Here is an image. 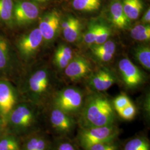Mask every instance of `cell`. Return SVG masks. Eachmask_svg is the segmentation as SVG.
<instances>
[{"mask_svg":"<svg viewBox=\"0 0 150 150\" xmlns=\"http://www.w3.org/2000/svg\"><path fill=\"white\" fill-rule=\"evenodd\" d=\"M131 36L134 40L144 41L150 38V26L146 25H139L134 26L131 31Z\"/></svg>","mask_w":150,"mask_h":150,"instance_id":"22","label":"cell"},{"mask_svg":"<svg viewBox=\"0 0 150 150\" xmlns=\"http://www.w3.org/2000/svg\"><path fill=\"white\" fill-rule=\"evenodd\" d=\"M79 123L81 128H91L115 123V114L106 97L101 95L89 97L82 107Z\"/></svg>","mask_w":150,"mask_h":150,"instance_id":"1","label":"cell"},{"mask_svg":"<svg viewBox=\"0 0 150 150\" xmlns=\"http://www.w3.org/2000/svg\"><path fill=\"white\" fill-rule=\"evenodd\" d=\"M56 150H78L72 142L69 141H62L57 145Z\"/></svg>","mask_w":150,"mask_h":150,"instance_id":"32","label":"cell"},{"mask_svg":"<svg viewBox=\"0 0 150 150\" xmlns=\"http://www.w3.org/2000/svg\"><path fill=\"white\" fill-rule=\"evenodd\" d=\"M131 102L128 97L126 95L122 94L118 96L114 100L113 108L117 113H118Z\"/></svg>","mask_w":150,"mask_h":150,"instance_id":"26","label":"cell"},{"mask_svg":"<svg viewBox=\"0 0 150 150\" xmlns=\"http://www.w3.org/2000/svg\"><path fill=\"white\" fill-rule=\"evenodd\" d=\"M92 52L98 59L103 62H108L112 59L116 50V45L111 41H106L102 44L93 46Z\"/></svg>","mask_w":150,"mask_h":150,"instance_id":"16","label":"cell"},{"mask_svg":"<svg viewBox=\"0 0 150 150\" xmlns=\"http://www.w3.org/2000/svg\"><path fill=\"white\" fill-rule=\"evenodd\" d=\"M50 119L54 129L64 135L71 132L76 125V121L73 116L64 112L56 107L51 113Z\"/></svg>","mask_w":150,"mask_h":150,"instance_id":"7","label":"cell"},{"mask_svg":"<svg viewBox=\"0 0 150 150\" xmlns=\"http://www.w3.org/2000/svg\"><path fill=\"white\" fill-rule=\"evenodd\" d=\"M110 18L113 25L121 29L127 28L129 20L126 16L123 10L121 1L113 0L110 5Z\"/></svg>","mask_w":150,"mask_h":150,"instance_id":"10","label":"cell"},{"mask_svg":"<svg viewBox=\"0 0 150 150\" xmlns=\"http://www.w3.org/2000/svg\"><path fill=\"white\" fill-rule=\"evenodd\" d=\"M111 34L110 30L105 25H97L96 38L95 42L96 45H100L107 41L108 38Z\"/></svg>","mask_w":150,"mask_h":150,"instance_id":"25","label":"cell"},{"mask_svg":"<svg viewBox=\"0 0 150 150\" xmlns=\"http://www.w3.org/2000/svg\"><path fill=\"white\" fill-rule=\"evenodd\" d=\"M136 113V107L134 105L132 102H131L126 107L123 108L118 114L123 120L129 121L134 118Z\"/></svg>","mask_w":150,"mask_h":150,"instance_id":"27","label":"cell"},{"mask_svg":"<svg viewBox=\"0 0 150 150\" xmlns=\"http://www.w3.org/2000/svg\"><path fill=\"white\" fill-rule=\"evenodd\" d=\"M73 58L72 50L69 46L62 45L56 50L54 56V62L61 69L65 67L70 63Z\"/></svg>","mask_w":150,"mask_h":150,"instance_id":"17","label":"cell"},{"mask_svg":"<svg viewBox=\"0 0 150 150\" xmlns=\"http://www.w3.org/2000/svg\"><path fill=\"white\" fill-rule=\"evenodd\" d=\"M123 150H150V143L145 137H135L125 144Z\"/></svg>","mask_w":150,"mask_h":150,"instance_id":"20","label":"cell"},{"mask_svg":"<svg viewBox=\"0 0 150 150\" xmlns=\"http://www.w3.org/2000/svg\"><path fill=\"white\" fill-rule=\"evenodd\" d=\"M54 103L56 108L72 116L81 110L83 105V95L76 88H66L57 95Z\"/></svg>","mask_w":150,"mask_h":150,"instance_id":"3","label":"cell"},{"mask_svg":"<svg viewBox=\"0 0 150 150\" xmlns=\"http://www.w3.org/2000/svg\"><path fill=\"white\" fill-rule=\"evenodd\" d=\"M118 68L125 84L129 88H134L143 81L141 71L128 59H121Z\"/></svg>","mask_w":150,"mask_h":150,"instance_id":"5","label":"cell"},{"mask_svg":"<svg viewBox=\"0 0 150 150\" xmlns=\"http://www.w3.org/2000/svg\"><path fill=\"white\" fill-rule=\"evenodd\" d=\"M141 21L142 22L144 23L148 24L150 22V9L149 8V9L145 12L144 16L142 17L141 19Z\"/></svg>","mask_w":150,"mask_h":150,"instance_id":"33","label":"cell"},{"mask_svg":"<svg viewBox=\"0 0 150 150\" xmlns=\"http://www.w3.org/2000/svg\"><path fill=\"white\" fill-rule=\"evenodd\" d=\"M39 15L37 4L27 0L16 1L13 6V15L19 24H27L35 21Z\"/></svg>","mask_w":150,"mask_h":150,"instance_id":"4","label":"cell"},{"mask_svg":"<svg viewBox=\"0 0 150 150\" xmlns=\"http://www.w3.org/2000/svg\"><path fill=\"white\" fill-rule=\"evenodd\" d=\"M101 5V0H73L72 6L78 11L91 12L98 10Z\"/></svg>","mask_w":150,"mask_h":150,"instance_id":"19","label":"cell"},{"mask_svg":"<svg viewBox=\"0 0 150 150\" xmlns=\"http://www.w3.org/2000/svg\"><path fill=\"white\" fill-rule=\"evenodd\" d=\"M11 121L17 126L21 127H28L32 124L34 115L27 106H21L17 108L11 115Z\"/></svg>","mask_w":150,"mask_h":150,"instance_id":"14","label":"cell"},{"mask_svg":"<svg viewBox=\"0 0 150 150\" xmlns=\"http://www.w3.org/2000/svg\"><path fill=\"white\" fill-rule=\"evenodd\" d=\"M29 86L31 90L36 94L40 95L45 92L48 86L47 73L44 70L36 71L30 77Z\"/></svg>","mask_w":150,"mask_h":150,"instance_id":"15","label":"cell"},{"mask_svg":"<svg viewBox=\"0 0 150 150\" xmlns=\"http://www.w3.org/2000/svg\"><path fill=\"white\" fill-rule=\"evenodd\" d=\"M13 6L12 0H0V20L11 21L13 14Z\"/></svg>","mask_w":150,"mask_h":150,"instance_id":"23","label":"cell"},{"mask_svg":"<svg viewBox=\"0 0 150 150\" xmlns=\"http://www.w3.org/2000/svg\"><path fill=\"white\" fill-rule=\"evenodd\" d=\"M97 28V25L96 24H92L89 26L83 38L85 43L88 45L95 43L96 38Z\"/></svg>","mask_w":150,"mask_h":150,"instance_id":"29","label":"cell"},{"mask_svg":"<svg viewBox=\"0 0 150 150\" xmlns=\"http://www.w3.org/2000/svg\"><path fill=\"white\" fill-rule=\"evenodd\" d=\"M123 10L129 20L137 19L142 12L143 4L141 0H122Z\"/></svg>","mask_w":150,"mask_h":150,"instance_id":"18","label":"cell"},{"mask_svg":"<svg viewBox=\"0 0 150 150\" xmlns=\"http://www.w3.org/2000/svg\"><path fill=\"white\" fill-rule=\"evenodd\" d=\"M120 133L115 125L91 128H81L77 140L81 147L85 150L97 144L115 141Z\"/></svg>","mask_w":150,"mask_h":150,"instance_id":"2","label":"cell"},{"mask_svg":"<svg viewBox=\"0 0 150 150\" xmlns=\"http://www.w3.org/2000/svg\"><path fill=\"white\" fill-rule=\"evenodd\" d=\"M43 40L38 28H35L22 38L19 42L18 47L23 56L29 57L36 52Z\"/></svg>","mask_w":150,"mask_h":150,"instance_id":"9","label":"cell"},{"mask_svg":"<svg viewBox=\"0 0 150 150\" xmlns=\"http://www.w3.org/2000/svg\"><path fill=\"white\" fill-rule=\"evenodd\" d=\"M19 146L15 141L5 139L0 141V150H19Z\"/></svg>","mask_w":150,"mask_h":150,"instance_id":"31","label":"cell"},{"mask_svg":"<svg viewBox=\"0 0 150 150\" xmlns=\"http://www.w3.org/2000/svg\"><path fill=\"white\" fill-rule=\"evenodd\" d=\"M61 25L65 40L69 42H75L80 33L81 23L79 20L73 16H69Z\"/></svg>","mask_w":150,"mask_h":150,"instance_id":"12","label":"cell"},{"mask_svg":"<svg viewBox=\"0 0 150 150\" xmlns=\"http://www.w3.org/2000/svg\"><path fill=\"white\" fill-rule=\"evenodd\" d=\"M134 55L143 67H144L147 70H150V48L149 46H138L135 49Z\"/></svg>","mask_w":150,"mask_h":150,"instance_id":"21","label":"cell"},{"mask_svg":"<svg viewBox=\"0 0 150 150\" xmlns=\"http://www.w3.org/2000/svg\"><path fill=\"white\" fill-rule=\"evenodd\" d=\"M33 1L36 2H38V3H41V4H43V3H45V2H47V1H48L49 0H33Z\"/></svg>","mask_w":150,"mask_h":150,"instance_id":"34","label":"cell"},{"mask_svg":"<svg viewBox=\"0 0 150 150\" xmlns=\"http://www.w3.org/2000/svg\"><path fill=\"white\" fill-rule=\"evenodd\" d=\"M8 46L5 41L0 40V69L5 67L7 61Z\"/></svg>","mask_w":150,"mask_h":150,"instance_id":"30","label":"cell"},{"mask_svg":"<svg viewBox=\"0 0 150 150\" xmlns=\"http://www.w3.org/2000/svg\"><path fill=\"white\" fill-rule=\"evenodd\" d=\"M91 71V65L85 58L76 56L65 67L64 73L72 81H77L84 77Z\"/></svg>","mask_w":150,"mask_h":150,"instance_id":"8","label":"cell"},{"mask_svg":"<svg viewBox=\"0 0 150 150\" xmlns=\"http://www.w3.org/2000/svg\"><path fill=\"white\" fill-rule=\"evenodd\" d=\"M46 141L41 137H34L27 142L26 150H46Z\"/></svg>","mask_w":150,"mask_h":150,"instance_id":"24","label":"cell"},{"mask_svg":"<svg viewBox=\"0 0 150 150\" xmlns=\"http://www.w3.org/2000/svg\"><path fill=\"white\" fill-rule=\"evenodd\" d=\"M60 25L61 19L58 12L52 11L45 14L41 18L38 27L43 39L47 41L54 39L57 33Z\"/></svg>","mask_w":150,"mask_h":150,"instance_id":"6","label":"cell"},{"mask_svg":"<svg viewBox=\"0 0 150 150\" xmlns=\"http://www.w3.org/2000/svg\"><path fill=\"white\" fill-rule=\"evenodd\" d=\"M115 141L97 144L84 150H119L118 145Z\"/></svg>","mask_w":150,"mask_h":150,"instance_id":"28","label":"cell"},{"mask_svg":"<svg viewBox=\"0 0 150 150\" xmlns=\"http://www.w3.org/2000/svg\"><path fill=\"white\" fill-rule=\"evenodd\" d=\"M15 103V98L11 87L4 82H0V111L6 115Z\"/></svg>","mask_w":150,"mask_h":150,"instance_id":"13","label":"cell"},{"mask_svg":"<svg viewBox=\"0 0 150 150\" xmlns=\"http://www.w3.org/2000/svg\"><path fill=\"white\" fill-rule=\"evenodd\" d=\"M115 83V78L107 70H100L92 76L90 80L91 87L97 91L108 90Z\"/></svg>","mask_w":150,"mask_h":150,"instance_id":"11","label":"cell"}]
</instances>
